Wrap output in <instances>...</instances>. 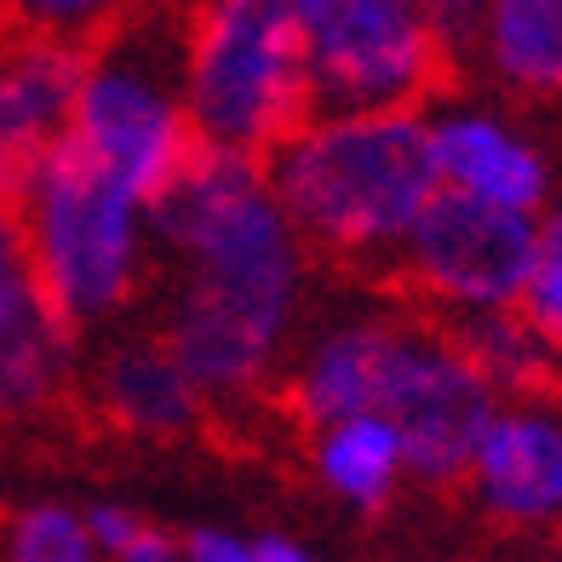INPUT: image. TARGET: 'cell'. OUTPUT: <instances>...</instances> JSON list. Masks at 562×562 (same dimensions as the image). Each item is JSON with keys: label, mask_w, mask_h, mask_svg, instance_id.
<instances>
[{"label": "cell", "mask_w": 562, "mask_h": 562, "mask_svg": "<svg viewBox=\"0 0 562 562\" xmlns=\"http://www.w3.org/2000/svg\"><path fill=\"white\" fill-rule=\"evenodd\" d=\"M87 528L104 562H184L178 533L138 517L133 505H87Z\"/></svg>", "instance_id": "obj_19"}, {"label": "cell", "mask_w": 562, "mask_h": 562, "mask_svg": "<svg viewBox=\"0 0 562 562\" xmlns=\"http://www.w3.org/2000/svg\"><path fill=\"white\" fill-rule=\"evenodd\" d=\"M167 7H201V0H167Z\"/></svg>", "instance_id": "obj_24"}, {"label": "cell", "mask_w": 562, "mask_h": 562, "mask_svg": "<svg viewBox=\"0 0 562 562\" xmlns=\"http://www.w3.org/2000/svg\"><path fill=\"white\" fill-rule=\"evenodd\" d=\"M178 87L195 144L265 161L316 115L288 0H201L178 30Z\"/></svg>", "instance_id": "obj_4"}, {"label": "cell", "mask_w": 562, "mask_h": 562, "mask_svg": "<svg viewBox=\"0 0 562 562\" xmlns=\"http://www.w3.org/2000/svg\"><path fill=\"white\" fill-rule=\"evenodd\" d=\"M459 64L522 104L562 98V0H488Z\"/></svg>", "instance_id": "obj_13"}, {"label": "cell", "mask_w": 562, "mask_h": 562, "mask_svg": "<svg viewBox=\"0 0 562 562\" xmlns=\"http://www.w3.org/2000/svg\"><path fill=\"white\" fill-rule=\"evenodd\" d=\"M453 339H459V350L471 356V368L482 373V385H488L499 402H551L557 396L562 356L533 334L517 311L453 322Z\"/></svg>", "instance_id": "obj_15"}, {"label": "cell", "mask_w": 562, "mask_h": 562, "mask_svg": "<svg viewBox=\"0 0 562 562\" xmlns=\"http://www.w3.org/2000/svg\"><path fill=\"white\" fill-rule=\"evenodd\" d=\"M517 316L562 356V207L557 201L540 213V229H533V265H528Z\"/></svg>", "instance_id": "obj_18"}, {"label": "cell", "mask_w": 562, "mask_h": 562, "mask_svg": "<svg viewBox=\"0 0 562 562\" xmlns=\"http://www.w3.org/2000/svg\"><path fill=\"white\" fill-rule=\"evenodd\" d=\"M178 546H184V562H259V557H252V540H247V533L213 528V522H207V528H190Z\"/></svg>", "instance_id": "obj_20"}, {"label": "cell", "mask_w": 562, "mask_h": 562, "mask_svg": "<svg viewBox=\"0 0 562 562\" xmlns=\"http://www.w3.org/2000/svg\"><path fill=\"white\" fill-rule=\"evenodd\" d=\"M281 402L311 430L356 414L391 419L407 476L430 488L465 482L471 453L499 407L471 356L459 350L453 327L419 311H362L327 322L293 350Z\"/></svg>", "instance_id": "obj_2"}, {"label": "cell", "mask_w": 562, "mask_h": 562, "mask_svg": "<svg viewBox=\"0 0 562 562\" xmlns=\"http://www.w3.org/2000/svg\"><path fill=\"white\" fill-rule=\"evenodd\" d=\"M252 557L259 562H327L304 540H293V533H259V540H252Z\"/></svg>", "instance_id": "obj_23"}, {"label": "cell", "mask_w": 562, "mask_h": 562, "mask_svg": "<svg viewBox=\"0 0 562 562\" xmlns=\"http://www.w3.org/2000/svg\"><path fill=\"white\" fill-rule=\"evenodd\" d=\"M87 396L115 430L126 437H184L207 419V402L190 385V373L172 362V350L161 339H121L92 362Z\"/></svg>", "instance_id": "obj_12"}, {"label": "cell", "mask_w": 562, "mask_h": 562, "mask_svg": "<svg viewBox=\"0 0 562 562\" xmlns=\"http://www.w3.org/2000/svg\"><path fill=\"white\" fill-rule=\"evenodd\" d=\"M149 0H0V23L23 35H46L64 46H98L121 23H133Z\"/></svg>", "instance_id": "obj_16"}, {"label": "cell", "mask_w": 562, "mask_h": 562, "mask_svg": "<svg viewBox=\"0 0 562 562\" xmlns=\"http://www.w3.org/2000/svg\"><path fill=\"white\" fill-rule=\"evenodd\" d=\"M0 562H104L92 546L87 510L64 499H35L12 510V522L0 528Z\"/></svg>", "instance_id": "obj_17"}, {"label": "cell", "mask_w": 562, "mask_h": 562, "mask_svg": "<svg viewBox=\"0 0 562 562\" xmlns=\"http://www.w3.org/2000/svg\"><path fill=\"white\" fill-rule=\"evenodd\" d=\"M311 471L350 510H385L407 482V453L391 419L356 414L311 430Z\"/></svg>", "instance_id": "obj_14"}, {"label": "cell", "mask_w": 562, "mask_h": 562, "mask_svg": "<svg viewBox=\"0 0 562 562\" xmlns=\"http://www.w3.org/2000/svg\"><path fill=\"white\" fill-rule=\"evenodd\" d=\"M81 64V46L0 23V195H18L23 178L64 144Z\"/></svg>", "instance_id": "obj_10"}, {"label": "cell", "mask_w": 562, "mask_h": 562, "mask_svg": "<svg viewBox=\"0 0 562 562\" xmlns=\"http://www.w3.org/2000/svg\"><path fill=\"white\" fill-rule=\"evenodd\" d=\"M149 236L167 265L156 339L207 407L259 396L288 362L311 276V247L281 213L265 161L201 144L156 195Z\"/></svg>", "instance_id": "obj_1"}, {"label": "cell", "mask_w": 562, "mask_h": 562, "mask_svg": "<svg viewBox=\"0 0 562 562\" xmlns=\"http://www.w3.org/2000/svg\"><path fill=\"white\" fill-rule=\"evenodd\" d=\"M18 201L23 252L41 281L46 304L81 334V327L115 322L144 293V276L156 265L149 236V201L121 190L69 144H58L30 178Z\"/></svg>", "instance_id": "obj_5"}, {"label": "cell", "mask_w": 562, "mask_h": 562, "mask_svg": "<svg viewBox=\"0 0 562 562\" xmlns=\"http://www.w3.org/2000/svg\"><path fill=\"white\" fill-rule=\"evenodd\" d=\"M471 494L499 522L540 528L562 517V407L499 402L471 453Z\"/></svg>", "instance_id": "obj_11"}, {"label": "cell", "mask_w": 562, "mask_h": 562, "mask_svg": "<svg viewBox=\"0 0 562 562\" xmlns=\"http://www.w3.org/2000/svg\"><path fill=\"white\" fill-rule=\"evenodd\" d=\"M299 241L350 270H385L437 195L425 110H316L265 156Z\"/></svg>", "instance_id": "obj_3"}, {"label": "cell", "mask_w": 562, "mask_h": 562, "mask_svg": "<svg viewBox=\"0 0 562 562\" xmlns=\"http://www.w3.org/2000/svg\"><path fill=\"white\" fill-rule=\"evenodd\" d=\"M316 110H430L453 87V46L425 0H288Z\"/></svg>", "instance_id": "obj_7"}, {"label": "cell", "mask_w": 562, "mask_h": 562, "mask_svg": "<svg viewBox=\"0 0 562 562\" xmlns=\"http://www.w3.org/2000/svg\"><path fill=\"white\" fill-rule=\"evenodd\" d=\"M533 229L540 218L482 207V201L437 190L430 207L402 236L385 276L407 299V311L437 322H476L505 316L522 304L528 265H533Z\"/></svg>", "instance_id": "obj_8"}, {"label": "cell", "mask_w": 562, "mask_h": 562, "mask_svg": "<svg viewBox=\"0 0 562 562\" xmlns=\"http://www.w3.org/2000/svg\"><path fill=\"white\" fill-rule=\"evenodd\" d=\"M425 138H430L437 190L482 201V207L528 213V218H540L551 207V195H557L551 149L505 110L442 92L425 110Z\"/></svg>", "instance_id": "obj_9"}, {"label": "cell", "mask_w": 562, "mask_h": 562, "mask_svg": "<svg viewBox=\"0 0 562 562\" xmlns=\"http://www.w3.org/2000/svg\"><path fill=\"white\" fill-rule=\"evenodd\" d=\"M482 7H488V0H425L430 23H437V30H442V41L453 46V64H459V46L471 41V30H476Z\"/></svg>", "instance_id": "obj_22"}, {"label": "cell", "mask_w": 562, "mask_h": 562, "mask_svg": "<svg viewBox=\"0 0 562 562\" xmlns=\"http://www.w3.org/2000/svg\"><path fill=\"white\" fill-rule=\"evenodd\" d=\"M178 30H184V7L149 0L110 41L87 46L64 133L75 156L115 178L121 190L144 195L149 207L201 149L178 87Z\"/></svg>", "instance_id": "obj_6"}, {"label": "cell", "mask_w": 562, "mask_h": 562, "mask_svg": "<svg viewBox=\"0 0 562 562\" xmlns=\"http://www.w3.org/2000/svg\"><path fill=\"white\" fill-rule=\"evenodd\" d=\"M23 281H35V270H30V252H23L18 201H12V195H0V293L23 288Z\"/></svg>", "instance_id": "obj_21"}]
</instances>
